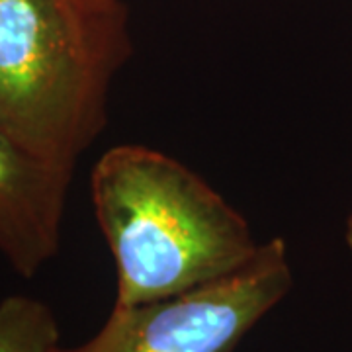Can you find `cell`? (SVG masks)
I'll use <instances>...</instances> for the list:
<instances>
[{
  "mask_svg": "<svg viewBox=\"0 0 352 352\" xmlns=\"http://www.w3.org/2000/svg\"><path fill=\"white\" fill-rule=\"evenodd\" d=\"M90 201L116 264L113 305L163 300L229 276L263 245L214 186L147 145L102 153L90 173Z\"/></svg>",
  "mask_w": 352,
  "mask_h": 352,
  "instance_id": "1",
  "label": "cell"
},
{
  "mask_svg": "<svg viewBox=\"0 0 352 352\" xmlns=\"http://www.w3.org/2000/svg\"><path fill=\"white\" fill-rule=\"evenodd\" d=\"M129 53L122 6L0 0V127L75 166L106 126L110 88Z\"/></svg>",
  "mask_w": 352,
  "mask_h": 352,
  "instance_id": "2",
  "label": "cell"
},
{
  "mask_svg": "<svg viewBox=\"0 0 352 352\" xmlns=\"http://www.w3.org/2000/svg\"><path fill=\"white\" fill-rule=\"evenodd\" d=\"M292 286L288 243L272 237L229 276L163 300L113 305L94 337L61 352H233Z\"/></svg>",
  "mask_w": 352,
  "mask_h": 352,
  "instance_id": "3",
  "label": "cell"
},
{
  "mask_svg": "<svg viewBox=\"0 0 352 352\" xmlns=\"http://www.w3.org/2000/svg\"><path fill=\"white\" fill-rule=\"evenodd\" d=\"M71 164L28 149L0 127V254L34 278L61 247Z\"/></svg>",
  "mask_w": 352,
  "mask_h": 352,
  "instance_id": "4",
  "label": "cell"
},
{
  "mask_svg": "<svg viewBox=\"0 0 352 352\" xmlns=\"http://www.w3.org/2000/svg\"><path fill=\"white\" fill-rule=\"evenodd\" d=\"M61 331L47 303L30 296L0 302V352H61Z\"/></svg>",
  "mask_w": 352,
  "mask_h": 352,
  "instance_id": "5",
  "label": "cell"
},
{
  "mask_svg": "<svg viewBox=\"0 0 352 352\" xmlns=\"http://www.w3.org/2000/svg\"><path fill=\"white\" fill-rule=\"evenodd\" d=\"M87 4L94 10H116L120 8V0H87Z\"/></svg>",
  "mask_w": 352,
  "mask_h": 352,
  "instance_id": "6",
  "label": "cell"
},
{
  "mask_svg": "<svg viewBox=\"0 0 352 352\" xmlns=\"http://www.w3.org/2000/svg\"><path fill=\"white\" fill-rule=\"evenodd\" d=\"M342 239H344V245H346V249L352 252V212L346 215V219H344V231H342Z\"/></svg>",
  "mask_w": 352,
  "mask_h": 352,
  "instance_id": "7",
  "label": "cell"
},
{
  "mask_svg": "<svg viewBox=\"0 0 352 352\" xmlns=\"http://www.w3.org/2000/svg\"><path fill=\"white\" fill-rule=\"evenodd\" d=\"M69 2H73V4H78V6H85V8H90L87 4V0H69ZM90 10H94V8H90ZM100 12H104V10H100Z\"/></svg>",
  "mask_w": 352,
  "mask_h": 352,
  "instance_id": "8",
  "label": "cell"
}]
</instances>
